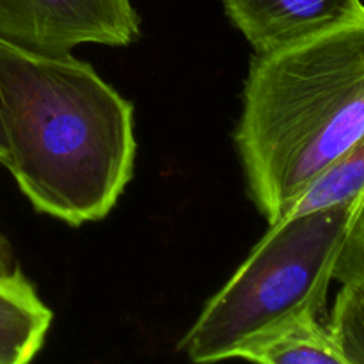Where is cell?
<instances>
[{
    "mask_svg": "<svg viewBox=\"0 0 364 364\" xmlns=\"http://www.w3.org/2000/svg\"><path fill=\"white\" fill-rule=\"evenodd\" d=\"M7 167L38 212L71 226L102 220L134 174V105L89 63L0 39Z\"/></svg>",
    "mask_w": 364,
    "mask_h": 364,
    "instance_id": "1",
    "label": "cell"
},
{
    "mask_svg": "<svg viewBox=\"0 0 364 364\" xmlns=\"http://www.w3.org/2000/svg\"><path fill=\"white\" fill-rule=\"evenodd\" d=\"M364 137V11L304 43L256 53L235 144L269 224Z\"/></svg>",
    "mask_w": 364,
    "mask_h": 364,
    "instance_id": "2",
    "label": "cell"
},
{
    "mask_svg": "<svg viewBox=\"0 0 364 364\" xmlns=\"http://www.w3.org/2000/svg\"><path fill=\"white\" fill-rule=\"evenodd\" d=\"M355 203L270 224L181 340L187 358L196 364L238 358L245 345L291 320L320 316Z\"/></svg>",
    "mask_w": 364,
    "mask_h": 364,
    "instance_id": "3",
    "label": "cell"
},
{
    "mask_svg": "<svg viewBox=\"0 0 364 364\" xmlns=\"http://www.w3.org/2000/svg\"><path fill=\"white\" fill-rule=\"evenodd\" d=\"M141 38L132 0H0V39L38 53L78 45L128 46Z\"/></svg>",
    "mask_w": 364,
    "mask_h": 364,
    "instance_id": "4",
    "label": "cell"
},
{
    "mask_svg": "<svg viewBox=\"0 0 364 364\" xmlns=\"http://www.w3.org/2000/svg\"><path fill=\"white\" fill-rule=\"evenodd\" d=\"M223 6L256 53L290 48L364 11L363 0H223Z\"/></svg>",
    "mask_w": 364,
    "mask_h": 364,
    "instance_id": "5",
    "label": "cell"
},
{
    "mask_svg": "<svg viewBox=\"0 0 364 364\" xmlns=\"http://www.w3.org/2000/svg\"><path fill=\"white\" fill-rule=\"evenodd\" d=\"M52 311L20 270L0 274V364H28L43 347Z\"/></svg>",
    "mask_w": 364,
    "mask_h": 364,
    "instance_id": "6",
    "label": "cell"
},
{
    "mask_svg": "<svg viewBox=\"0 0 364 364\" xmlns=\"http://www.w3.org/2000/svg\"><path fill=\"white\" fill-rule=\"evenodd\" d=\"M238 358L255 364H354L320 316H301L251 341Z\"/></svg>",
    "mask_w": 364,
    "mask_h": 364,
    "instance_id": "7",
    "label": "cell"
},
{
    "mask_svg": "<svg viewBox=\"0 0 364 364\" xmlns=\"http://www.w3.org/2000/svg\"><path fill=\"white\" fill-rule=\"evenodd\" d=\"M364 196V137L327 166L288 205L281 220L336 206L354 205ZM279 223V220H277Z\"/></svg>",
    "mask_w": 364,
    "mask_h": 364,
    "instance_id": "8",
    "label": "cell"
},
{
    "mask_svg": "<svg viewBox=\"0 0 364 364\" xmlns=\"http://www.w3.org/2000/svg\"><path fill=\"white\" fill-rule=\"evenodd\" d=\"M327 327L345 355L354 364H364V294L361 290L340 288Z\"/></svg>",
    "mask_w": 364,
    "mask_h": 364,
    "instance_id": "9",
    "label": "cell"
},
{
    "mask_svg": "<svg viewBox=\"0 0 364 364\" xmlns=\"http://www.w3.org/2000/svg\"><path fill=\"white\" fill-rule=\"evenodd\" d=\"M333 281L364 294V196L355 205L333 267Z\"/></svg>",
    "mask_w": 364,
    "mask_h": 364,
    "instance_id": "10",
    "label": "cell"
},
{
    "mask_svg": "<svg viewBox=\"0 0 364 364\" xmlns=\"http://www.w3.org/2000/svg\"><path fill=\"white\" fill-rule=\"evenodd\" d=\"M13 270H16V269H13V267H11L9 247H7L6 240L0 237V274H9V272H13Z\"/></svg>",
    "mask_w": 364,
    "mask_h": 364,
    "instance_id": "11",
    "label": "cell"
},
{
    "mask_svg": "<svg viewBox=\"0 0 364 364\" xmlns=\"http://www.w3.org/2000/svg\"><path fill=\"white\" fill-rule=\"evenodd\" d=\"M6 155H7V149H6V139H4L2 127H0V166H2L4 160H6Z\"/></svg>",
    "mask_w": 364,
    "mask_h": 364,
    "instance_id": "12",
    "label": "cell"
}]
</instances>
